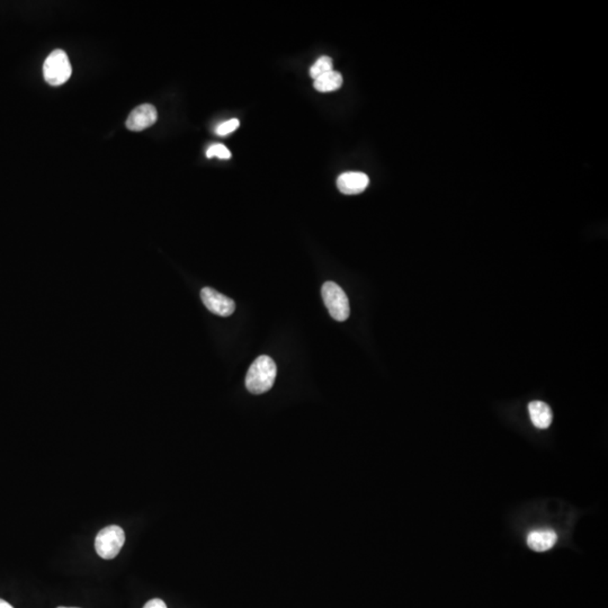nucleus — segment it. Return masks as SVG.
Listing matches in <instances>:
<instances>
[{"mask_svg":"<svg viewBox=\"0 0 608 608\" xmlns=\"http://www.w3.org/2000/svg\"><path fill=\"white\" fill-rule=\"evenodd\" d=\"M277 366L270 356L262 355L253 360L246 375V388L253 394L270 391L275 382Z\"/></svg>","mask_w":608,"mask_h":608,"instance_id":"f257e3e1","label":"nucleus"},{"mask_svg":"<svg viewBox=\"0 0 608 608\" xmlns=\"http://www.w3.org/2000/svg\"><path fill=\"white\" fill-rule=\"evenodd\" d=\"M72 73L70 60L65 51L54 50L45 60L43 65V76L45 82L51 86H60L70 79Z\"/></svg>","mask_w":608,"mask_h":608,"instance_id":"f03ea898","label":"nucleus"},{"mask_svg":"<svg viewBox=\"0 0 608 608\" xmlns=\"http://www.w3.org/2000/svg\"><path fill=\"white\" fill-rule=\"evenodd\" d=\"M321 294L332 318L341 322L348 319L350 315L348 298L339 285L334 281H326L321 289Z\"/></svg>","mask_w":608,"mask_h":608,"instance_id":"7ed1b4c3","label":"nucleus"},{"mask_svg":"<svg viewBox=\"0 0 608 608\" xmlns=\"http://www.w3.org/2000/svg\"><path fill=\"white\" fill-rule=\"evenodd\" d=\"M125 542V533L118 525H110L99 531L96 536L97 555L105 560H112L120 553Z\"/></svg>","mask_w":608,"mask_h":608,"instance_id":"20e7f679","label":"nucleus"},{"mask_svg":"<svg viewBox=\"0 0 608 608\" xmlns=\"http://www.w3.org/2000/svg\"><path fill=\"white\" fill-rule=\"evenodd\" d=\"M201 298L203 303L214 315L221 317H229L236 310V303L228 296H223L211 287H204L201 291Z\"/></svg>","mask_w":608,"mask_h":608,"instance_id":"39448f33","label":"nucleus"},{"mask_svg":"<svg viewBox=\"0 0 608 608\" xmlns=\"http://www.w3.org/2000/svg\"><path fill=\"white\" fill-rule=\"evenodd\" d=\"M158 113L156 107L151 104H144L135 107L129 113L127 120V127L129 131L140 132L144 129L151 127L157 122Z\"/></svg>","mask_w":608,"mask_h":608,"instance_id":"423d86ee","label":"nucleus"},{"mask_svg":"<svg viewBox=\"0 0 608 608\" xmlns=\"http://www.w3.org/2000/svg\"><path fill=\"white\" fill-rule=\"evenodd\" d=\"M369 184V176L360 172H343L337 179L338 189L345 195L360 194L367 189Z\"/></svg>","mask_w":608,"mask_h":608,"instance_id":"0eeeda50","label":"nucleus"},{"mask_svg":"<svg viewBox=\"0 0 608 608\" xmlns=\"http://www.w3.org/2000/svg\"><path fill=\"white\" fill-rule=\"evenodd\" d=\"M557 540V535L552 529L546 531H534L527 536V545L533 551L544 552L552 549Z\"/></svg>","mask_w":608,"mask_h":608,"instance_id":"6e6552de","label":"nucleus"},{"mask_svg":"<svg viewBox=\"0 0 608 608\" xmlns=\"http://www.w3.org/2000/svg\"><path fill=\"white\" fill-rule=\"evenodd\" d=\"M529 416L533 425L538 429L549 428L553 419L551 408L542 401H533L528 405Z\"/></svg>","mask_w":608,"mask_h":608,"instance_id":"1a4fd4ad","label":"nucleus"},{"mask_svg":"<svg viewBox=\"0 0 608 608\" xmlns=\"http://www.w3.org/2000/svg\"><path fill=\"white\" fill-rule=\"evenodd\" d=\"M341 84H343V76H341V73L332 70L315 79L313 86H315V89L321 91V93H329V91H335V90L339 89L341 87Z\"/></svg>","mask_w":608,"mask_h":608,"instance_id":"9d476101","label":"nucleus"},{"mask_svg":"<svg viewBox=\"0 0 608 608\" xmlns=\"http://www.w3.org/2000/svg\"><path fill=\"white\" fill-rule=\"evenodd\" d=\"M332 71V60L329 56H321L317 60L315 65L310 68V76L312 79H317L324 73Z\"/></svg>","mask_w":608,"mask_h":608,"instance_id":"9b49d317","label":"nucleus"},{"mask_svg":"<svg viewBox=\"0 0 608 608\" xmlns=\"http://www.w3.org/2000/svg\"><path fill=\"white\" fill-rule=\"evenodd\" d=\"M206 157H217L220 158V159H224V160H227V159H230L231 152L229 151L228 148L223 146V144H212V146L208 148V151H206Z\"/></svg>","mask_w":608,"mask_h":608,"instance_id":"f8f14e48","label":"nucleus"},{"mask_svg":"<svg viewBox=\"0 0 608 608\" xmlns=\"http://www.w3.org/2000/svg\"><path fill=\"white\" fill-rule=\"evenodd\" d=\"M239 120L232 118V120H229V121H225L223 122V123L219 124L217 129H215V133H217V135H221V137H224V135H228L230 134V133L234 132V131L239 127Z\"/></svg>","mask_w":608,"mask_h":608,"instance_id":"ddd939ff","label":"nucleus"},{"mask_svg":"<svg viewBox=\"0 0 608 608\" xmlns=\"http://www.w3.org/2000/svg\"><path fill=\"white\" fill-rule=\"evenodd\" d=\"M144 608H167V605L163 600L155 598V600H151L146 602Z\"/></svg>","mask_w":608,"mask_h":608,"instance_id":"4468645a","label":"nucleus"},{"mask_svg":"<svg viewBox=\"0 0 608 608\" xmlns=\"http://www.w3.org/2000/svg\"><path fill=\"white\" fill-rule=\"evenodd\" d=\"M0 608H14L13 606L9 604V602H6V600H0Z\"/></svg>","mask_w":608,"mask_h":608,"instance_id":"2eb2a0df","label":"nucleus"},{"mask_svg":"<svg viewBox=\"0 0 608 608\" xmlns=\"http://www.w3.org/2000/svg\"><path fill=\"white\" fill-rule=\"evenodd\" d=\"M58 608H78V607H63V606H61V607H58Z\"/></svg>","mask_w":608,"mask_h":608,"instance_id":"dca6fc26","label":"nucleus"}]
</instances>
